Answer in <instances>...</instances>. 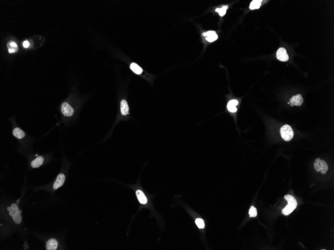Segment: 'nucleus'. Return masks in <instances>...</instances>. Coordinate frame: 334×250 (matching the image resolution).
I'll use <instances>...</instances> for the list:
<instances>
[{"mask_svg":"<svg viewBox=\"0 0 334 250\" xmlns=\"http://www.w3.org/2000/svg\"><path fill=\"white\" fill-rule=\"evenodd\" d=\"M203 35L206 37V39L209 42H213L216 41L218 36L215 31H208L207 33H204Z\"/></svg>","mask_w":334,"mask_h":250,"instance_id":"9","label":"nucleus"},{"mask_svg":"<svg viewBox=\"0 0 334 250\" xmlns=\"http://www.w3.org/2000/svg\"><path fill=\"white\" fill-rule=\"evenodd\" d=\"M136 195L140 203L142 204H146L147 203V199L144 193L141 190H138L136 191Z\"/></svg>","mask_w":334,"mask_h":250,"instance_id":"12","label":"nucleus"},{"mask_svg":"<svg viewBox=\"0 0 334 250\" xmlns=\"http://www.w3.org/2000/svg\"><path fill=\"white\" fill-rule=\"evenodd\" d=\"M314 168L317 172H321L323 174H325L328 170V165L324 160L317 158L314 162Z\"/></svg>","mask_w":334,"mask_h":250,"instance_id":"4","label":"nucleus"},{"mask_svg":"<svg viewBox=\"0 0 334 250\" xmlns=\"http://www.w3.org/2000/svg\"><path fill=\"white\" fill-rule=\"evenodd\" d=\"M250 217H256L257 216V209L254 206H251L249 212Z\"/></svg>","mask_w":334,"mask_h":250,"instance_id":"19","label":"nucleus"},{"mask_svg":"<svg viewBox=\"0 0 334 250\" xmlns=\"http://www.w3.org/2000/svg\"><path fill=\"white\" fill-rule=\"evenodd\" d=\"M285 199L287 201L288 204L286 207L283 209L282 213L287 216L293 212L297 206V202L294 197L290 195L285 196Z\"/></svg>","mask_w":334,"mask_h":250,"instance_id":"1","label":"nucleus"},{"mask_svg":"<svg viewBox=\"0 0 334 250\" xmlns=\"http://www.w3.org/2000/svg\"><path fill=\"white\" fill-rule=\"evenodd\" d=\"M65 180V176L64 174L61 173L58 175L57 179L56 180L55 183L54 184L53 189L54 190H56L61 187L63 185L64 182Z\"/></svg>","mask_w":334,"mask_h":250,"instance_id":"8","label":"nucleus"},{"mask_svg":"<svg viewBox=\"0 0 334 250\" xmlns=\"http://www.w3.org/2000/svg\"><path fill=\"white\" fill-rule=\"evenodd\" d=\"M195 223L196 224L197 226H198V228L200 229H203L205 227V223L203 220L202 219L197 218L195 221Z\"/></svg>","mask_w":334,"mask_h":250,"instance_id":"20","label":"nucleus"},{"mask_svg":"<svg viewBox=\"0 0 334 250\" xmlns=\"http://www.w3.org/2000/svg\"><path fill=\"white\" fill-rule=\"evenodd\" d=\"M13 134L15 137L18 139L23 138L25 136V132L19 127L14 129L13 131Z\"/></svg>","mask_w":334,"mask_h":250,"instance_id":"15","label":"nucleus"},{"mask_svg":"<svg viewBox=\"0 0 334 250\" xmlns=\"http://www.w3.org/2000/svg\"><path fill=\"white\" fill-rule=\"evenodd\" d=\"M227 108L229 112H235L237 110V108H236V106H231V105H227Z\"/></svg>","mask_w":334,"mask_h":250,"instance_id":"22","label":"nucleus"},{"mask_svg":"<svg viewBox=\"0 0 334 250\" xmlns=\"http://www.w3.org/2000/svg\"><path fill=\"white\" fill-rule=\"evenodd\" d=\"M304 102L303 98L300 94L293 96L290 100L291 106H301Z\"/></svg>","mask_w":334,"mask_h":250,"instance_id":"6","label":"nucleus"},{"mask_svg":"<svg viewBox=\"0 0 334 250\" xmlns=\"http://www.w3.org/2000/svg\"><path fill=\"white\" fill-rule=\"evenodd\" d=\"M29 43L27 41H24V43L23 44V47L25 48H28V47L29 46Z\"/></svg>","mask_w":334,"mask_h":250,"instance_id":"23","label":"nucleus"},{"mask_svg":"<svg viewBox=\"0 0 334 250\" xmlns=\"http://www.w3.org/2000/svg\"><path fill=\"white\" fill-rule=\"evenodd\" d=\"M58 242L55 239H51L49 240L46 244V249L47 250H55L58 247Z\"/></svg>","mask_w":334,"mask_h":250,"instance_id":"10","label":"nucleus"},{"mask_svg":"<svg viewBox=\"0 0 334 250\" xmlns=\"http://www.w3.org/2000/svg\"><path fill=\"white\" fill-rule=\"evenodd\" d=\"M238 101L237 100H233L229 101L228 105L231 106H236L238 105Z\"/></svg>","mask_w":334,"mask_h":250,"instance_id":"21","label":"nucleus"},{"mask_svg":"<svg viewBox=\"0 0 334 250\" xmlns=\"http://www.w3.org/2000/svg\"><path fill=\"white\" fill-rule=\"evenodd\" d=\"M44 162V158L42 156H39L36 159L31 162V166L33 168H38L41 166Z\"/></svg>","mask_w":334,"mask_h":250,"instance_id":"14","label":"nucleus"},{"mask_svg":"<svg viewBox=\"0 0 334 250\" xmlns=\"http://www.w3.org/2000/svg\"><path fill=\"white\" fill-rule=\"evenodd\" d=\"M130 69L133 72L137 74H140L143 72V69H142L139 65L135 62L131 63L130 65Z\"/></svg>","mask_w":334,"mask_h":250,"instance_id":"16","label":"nucleus"},{"mask_svg":"<svg viewBox=\"0 0 334 250\" xmlns=\"http://www.w3.org/2000/svg\"><path fill=\"white\" fill-rule=\"evenodd\" d=\"M61 112L66 117H70L73 115L74 110L68 103L65 102L61 105Z\"/></svg>","mask_w":334,"mask_h":250,"instance_id":"5","label":"nucleus"},{"mask_svg":"<svg viewBox=\"0 0 334 250\" xmlns=\"http://www.w3.org/2000/svg\"><path fill=\"white\" fill-rule=\"evenodd\" d=\"M228 8V6H223L222 8H220V9H219V8L216 9V12L218 13L219 15H220V16H224V15L226 14V11H227V10Z\"/></svg>","mask_w":334,"mask_h":250,"instance_id":"18","label":"nucleus"},{"mask_svg":"<svg viewBox=\"0 0 334 250\" xmlns=\"http://www.w3.org/2000/svg\"><path fill=\"white\" fill-rule=\"evenodd\" d=\"M277 58L279 60L282 62H287L289 58L286 50L283 48H281L278 50Z\"/></svg>","mask_w":334,"mask_h":250,"instance_id":"7","label":"nucleus"},{"mask_svg":"<svg viewBox=\"0 0 334 250\" xmlns=\"http://www.w3.org/2000/svg\"><path fill=\"white\" fill-rule=\"evenodd\" d=\"M120 105H121V112L122 114L123 115H127L129 114V108L127 101H126V100H123L121 101Z\"/></svg>","mask_w":334,"mask_h":250,"instance_id":"11","label":"nucleus"},{"mask_svg":"<svg viewBox=\"0 0 334 250\" xmlns=\"http://www.w3.org/2000/svg\"><path fill=\"white\" fill-rule=\"evenodd\" d=\"M7 210L9 212V214L12 217L14 222L16 224H20L22 221V217L21 216V211H19L17 205L16 204H12L10 207L7 208Z\"/></svg>","mask_w":334,"mask_h":250,"instance_id":"2","label":"nucleus"},{"mask_svg":"<svg viewBox=\"0 0 334 250\" xmlns=\"http://www.w3.org/2000/svg\"><path fill=\"white\" fill-rule=\"evenodd\" d=\"M261 2L262 1H258V0L253 1L250 4V9L251 10L259 9L261 5Z\"/></svg>","mask_w":334,"mask_h":250,"instance_id":"17","label":"nucleus"},{"mask_svg":"<svg viewBox=\"0 0 334 250\" xmlns=\"http://www.w3.org/2000/svg\"><path fill=\"white\" fill-rule=\"evenodd\" d=\"M7 48H8L9 53H15L18 51L17 45L13 41H9L7 44Z\"/></svg>","mask_w":334,"mask_h":250,"instance_id":"13","label":"nucleus"},{"mask_svg":"<svg viewBox=\"0 0 334 250\" xmlns=\"http://www.w3.org/2000/svg\"><path fill=\"white\" fill-rule=\"evenodd\" d=\"M280 133L281 137L286 141H289L290 140H291L294 136L293 129L290 125L287 124L283 125L281 127L280 129Z\"/></svg>","mask_w":334,"mask_h":250,"instance_id":"3","label":"nucleus"}]
</instances>
